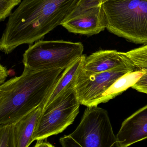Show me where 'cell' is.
I'll use <instances>...</instances> for the list:
<instances>
[{
    "mask_svg": "<svg viewBox=\"0 0 147 147\" xmlns=\"http://www.w3.org/2000/svg\"><path fill=\"white\" fill-rule=\"evenodd\" d=\"M82 0H22L9 17L0 40L6 54L45 37L70 16Z\"/></svg>",
    "mask_w": 147,
    "mask_h": 147,
    "instance_id": "cell-1",
    "label": "cell"
},
{
    "mask_svg": "<svg viewBox=\"0 0 147 147\" xmlns=\"http://www.w3.org/2000/svg\"><path fill=\"white\" fill-rule=\"evenodd\" d=\"M63 69L35 71L24 66L20 76L0 85V125H13L44 105Z\"/></svg>",
    "mask_w": 147,
    "mask_h": 147,
    "instance_id": "cell-2",
    "label": "cell"
},
{
    "mask_svg": "<svg viewBox=\"0 0 147 147\" xmlns=\"http://www.w3.org/2000/svg\"><path fill=\"white\" fill-rule=\"evenodd\" d=\"M102 5L110 32L136 44L147 43V0H108Z\"/></svg>",
    "mask_w": 147,
    "mask_h": 147,
    "instance_id": "cell-3",
    "label": "cell"
},
{
    "mask_svg": "<svg viewBox=\"0 0 147 147\" xmlns=\"http://www.w3.org/2000/svg\"><path fill=\"white\" fill-rule=\"evenodd\" d=\"M59 141L62 147H120L108 112L98 106L87 107L76 129Z\"/></svg>",
    "mask_w": 147,
    "mask_h": 147,
    "instance_id": "cell-4",
    "label": "cell"
},
{
    "mask_svg": "<svg viewBox=\"0 0 147 147\" xmlns=\"http://www.w3.org/2000/svg\"><path fill=\"white\" fill-rule=\"evenodd\" d=\"M81 42L39 40L29 46L23 55L24 66L35 71L65 69L83 55Z\"/></svg>",
    "mask_w": 147,
    "mask_h": 147,
    "instance_id": "cell-5",
    "label": "cell"
},
{
    "mask_svg": "<svg viewBox=\"0 0 147 147\" xmlns=\"http://www.w3.org/2000/svg\"><path fill=\"white\" fill-rule=\"evenodd\" d=\"M80 105L74 88L43 109L33 136V141L47 139L63 132L73 123Z\"/></svg>",
    "mask_w": 147,
    "mask_h": 147,
    "instance_id": "cell-6",
    "label": "cell"
},
{
    "mask_svg": "<svg viewBox=\"0 0 147 147\" xmlns=\"http://www.w3.org/2000/svg\"><path fill=\"white\" fill-rule=\"evenodd\" d=\"M139 69L135 67L123 66L96 74H88L83 70L78 79L75 90L80 105L87 107L97 106L104 93L126 74Z\"/></svg>",
    "mask_w": 147,
    "mask_h": 147,
    "instance_id": "cell-7",
    "label": "cell"
},
{
    "mask_svg": "<svg viewBox=\"0 0 147 147\" xmlns=\"http://www.w3.org/2000/svg\"><path fill=\"white\" fill-rule=\"evenodd\" d=\"M60 26L75 34L88 36L98 34L107 28L102 5L86 9L78 7Z\"/></svg>",
    "mask_w": 147,
    "mask_h": 147,
    "instance_id": "cell-8",
    "label": "cell"
},
{
    "mask_svg": "<svg viewBox=\"0 0 147 147\" xmlns=\"http://www.w3.org/2000/svg\"><path fill=\"white\" fill-rule=\"evenodd\" d=\"M116 136L120 147H128L147 139V105L122 123Z\"/></svg>",
    "mask_w": 147,
    "mask_h": 147,
    "instance_id": "cell-9",
    "label": "cell"
},
{
    "mask_svg": "<svg viewBox=\"0 0 147 147\" xmlns=\"http://www.w3.org/2000/svg\"><path fill=\"white\" fill-rule=\"evenodd\" d=\"M123 66L136 67L123 52L115 50H104L98 51L86 57L84 70L88 74H93Z\"/></svg>",
    "mask_w": 147,
    "mask_h": 147,
    "instance_id": "cell-10",
    "label": "cell"
},
{
    "mask_svg": "<svg viewBox=\"0 0 147 147\" xmlns=\"http://www.w3.org/2000/svg\"><path fill=\"white\" fill-rule=\"evenodd\" d=\"M86 56L83 55L64 70L54 86L43 105V109L70 89L75 88L78 79L84 69Z\"/></svg>",
    "mask_w": 147,
    "mask_h": 147,
    "instance_id": "cell-11",
    "label": "cell"
},
{
    "mask_svg": "<svg viewBox=\"0 0 147 147\" xmlns=\"http://www.w3.org/2000/svg\"><path fill=\"white\" fill-rule=\"evenodd\" d=\"M43 109V105L14 124L16 147H28L34 141L33 136Z\"/></svg>",
    "mask_w": 147,
    "mask_h": 147,
    "instance_id": "cell-12",
    "label": "cell"
},
{
    "mask_svg": "<svg viewBox=\"0 0 147 147\" xmlns=\"http://www.w3.org/2000/svg\"><path fill=\"white\" fill-rule=\"evenodd\" d=\"M146 72L137 69L126 74L117 80L102 95L98 105L105 103L121 94L129 87H132Z\"/></svg>",
    "mask_w": 147,
    "mask_h": 147,
    "instance_id": "cell-13",
    "label": "cell"
},
{
    "mask_svg": "<svg viewBox=\"0 0 147 147\" xmlns=\"http://www.w3.org/2000/svg\"><path fill=\"white\" fill-rule=\"evenodd\" d=\"M123 53L137 69L147 71V45Z\"/></svg>",
    "mask_w": 147,
    "mask_h": 147,
    "instance_id": "cell-14",
    "label": "cell"
},
{
    "mask_svg": "<svg viewBox=\"0 0 147 147\" xmlns=\"http://www.w3.org/2000/svg\"><path fill=\"white\" fill-rule=\"evenodd\" d=\"M0 147H16L14 124L0 125Z\"/></svg>",
    "mask_w": 147,
    "mask_h": 147,
    "instance_id": "cell-15",
    "label": "cell"
},
{
    "mask_svg": "<svg viewBox=\"0 0 147 147\" xmlns=\"http://www.w3.org/2000/svg\"><path fill=\"white\" fill-rule=\"evenodd\" d=\"M21 2V0H0V21H3L9 17L14 7Z\"/></svg>",
    "mask_w": 147,
    "mask_h": 147,
    "instance_id": "cell-16",
    "label": "cell"
},
{
    "mask_svg": "<svg viewBox=\"0 0 147 147\" xmlns=\"http://www.w3.org/2000/svg\"><path fill=\"white\" fill-rule=\"evenodd\" d=\"M132 87L138 91L147 94V71Z\"/></svg>",
    "mask_w": 147,
    "mask_h": 147,
    "instance_id": "cell-17",
    "label": "cell"
},
{
    "mask_svg": "<svg viewBox=\"0 0 147 147\" xmlns=\"http://www.w3.org/2000/svg\"><path fill=\"white\" fill-rule=\"evenodd\" d=\"M108 0H82L79 6V8L86 9L101 5Z\"/></svg>",
    "mask_w": 147,
    "mask_h": 147,
    "instance_id": "cell-18",
    "label": "cell"
},
{
    "mask_svg": "<svg viewBox=\"0 0 147 147\" xmlns=\"http://www.w3.org/2000/svg\"><path fill=\"white\" fill-rule=\"evenodd\" d=\"M8 76L7 71V68L5 66L1 64L0 65V85L6 82V78Z\"/></svg>",
    "mask_w": 147,
    "mask_h": 147,
    "instance_id": "cell-19",
    "label": "cell"
},
{
    "mask_svg": "<svg viewBox=\"0 0 147 147\" xmlns=\"http://www.w3.org/2000/svg\"><path fill=\"white\" fill-rule=\"evenodd\" d=\"M34 147H55L47 141V139L37 141Z\"/></svg>",
    "mask_w": 147,
    "mask_h": 147,
    "instance_id": "cell-20",
    "label": "cell"
}]
</instances>
